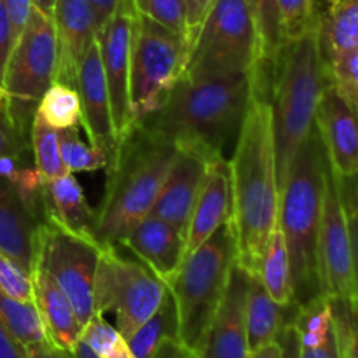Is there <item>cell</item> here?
<instances>
[{
    "label": "cell",
    "instance_id": "cell-26",
    "mask_svg": "<svg viewBox=\"0 0 358 358\" xmlns=\"http://www.w3.org/2000/svg\"><path fill=\"white\" fill-rule=\"evenodd\" d=\"M257 276L261 278L262 285L266 287L269 296L280 306H297L296 301H294L289 252H287L285 238H283L280 226L275 227L268 243H266L261 262H259Z\"/></svg>",
    "mask_w": 358,
    "mask_h": 358
},
{
    "label": "cell",
    "instance_id": "cell-42",
    "mask_svg": "<svg viewBox=\"0 0 358 358\" xmlns=\"http://www.w3.org/2000/svg\"><path fill=\"white\" fill-rule=\"evenodd\" d=\"M91 6V9L94 10V16H96L98 27L105 23L108 17L114 13H117L119 9H135V0H86Z\"/></svg>",
    "mask_w": 358,
    "mask_h": 358
},
{
    "label": "cell",
    "instance_id": "cell-36",
    "mask_svg": "<svg viewBox=\"0 0 358 358\" xmlns=\"http://www.w3.org/2000/svg\"><path fill=\"white\" fill-rule=\"evenodd\" d=\"M283 41L306 34L318 23V0H276Z\"/></svg>",
    "mask_w": 358,
    "mask_h": 358
},
{
    "label": "cell",
    "instance_id": "cell-25",
    "mask_svg": "<svg viewBox=\"0 0 358 358\" xmlns=\"http://www.w3.org/2000/svg\"><path fill=\"white\" fill-rule=\"evenodd\" d=\"M296 310L297 306H280L269 296L261 278L250 273L247 294V332L250 352L275 343L282 329L292 322Z\"/></svg>",
    "mask_w": 358,
    "mask_h": 358
},
{
    "label": "cell",
    "instance_id": "cell-8",
    "mask_svg": "<svg viewBox=\"0 0 358 358\" xmlns=\"http://www.w3.org/2000/svg\"><path fill=\"white\" fill-rule=\"evenodd\" d=\"M189 45L184 37L135 13L129 62L133 124L152 114L184 77Z\"/></svg>",
    "mask_w": 358,
    "mask_h": 358
},
{
    "label": "cell",
    "instance_id": "cell-28",
    "mask_svg": "<svg viewBox=\"0 0 358 358\" xmlns=\"http://www.w3.org/2000/svg\"><path fill=\"white\" fill-rule=\"evenodd\" d=\"M0 320L23 348L49 339L34 301H17L0 290Z\"/></svg>",
    "mask_w": 358,
    "mask_h": 358
},
{
    "label": "cell",
    "instance_id": "cell-45",
    "mask_svg": "<svg viewBox=\"0 0 358 358\" xmlns=\"http://www.w3.org/2000/svg\"><path fill=\"white\" fill-rule=\"evenodd\" d=\"M212 2L213 0H185V3H187V13H189V49H191V44L192 41H194L196 31H198L205 14L208 13Z\"/></svg>",
    "mask_w": 358,
    "mask_h": 358
},
{
    "label": "cell",
    "instance_id": "cell-5",
    "mask_svg": "<svg viewBox=\"0 0 358 358\" xmlns=\"http://www.w3.org/2000/svg\"><path fill=\"white\" fill-rule=\"evenodd\" d=\"M327 154L317 128L310 131L289 168L280 191L278 226L290 259L294 301L297 306L320 294L317 241L324 206Z\"/></svg>",
    "mask_w": 358,
    "mask_h": 358
},
{
    "label": "cell",
    "instance_id": "cell-30",
    "mask_svg": "<svg viewBox=\"0 0 358 358\" xmlns=\"http://www.w3.org/2000/svg\"><path fill=\"white\" fill-rule=\"evenodd\" d=\"M35 110L56 129L79 126L83 121V108L77 90L58 80H52L51 86L45 90Z\"/></svg>",
    "mask_w": 358,
    "mask_h": 358
},
{
    "label": "cell",
    "instance_id": "cell-20",
    "mask_svg": "<svg viewBox=\"0 0 358 358\" xmlns=\"http://www.w3.org/2000/svg\"><path fill=\"white\" fill-rule=\"evenodd\" d=\"M119 245L128 248L166 285L173 282L185 259V238L152 213L143 217Z\"/></svg>",
    "mask_w": 358,
    "mask_h": 358
},
{
    "label": "cell",
    "instance_id": "cell-41",
    "mask_svg": "<svg viewBox=\"0 0 358 358\" xmlns=\"http://www.w3.org/2000/svg\"><path fill=\"white\" fill-rule=\"evenodd\" d=\"M13 44V30H10V21L9 16H7L6 3H3V0H0V90H2L3 72H6V65Z\"/></svg>",
    "mask_w": 358,
    "mask_h": 358
},
{
    "label": "cell",
    "instance_id": "cell-15",
    "mask_svg": "<svg viewBox=\"0 0 358 358\" xmlns=\"http://www.w3.org/2000/svg\"><path fill=\"white\" fill-rule=\"evenodd\" d=\"M76 90L80 98L83 121L80 126L86 131L87 140L107 157V170L117 157L119 142L112 121L110 100H108L107 84L101 69L100 51L94 42L84 56L77 73Z\"/></svg>",
    "mask_w": 358,
    "mask_h": 358
},
{
    "label": "cell",
    "instance_id": "cell-9",
    "mask_svg": "<svg viewBox=\"0 0 358 358\" xmlns=\"http://www.w3.org/2000/svg\"><path fill=\"white\" fill-rule=\"evenodd\" d=\"M166 290V283L138 259L124 257L117 247H101L94 276V315L114 313V327L126 341L152 317Z\"/></svg>",
    "mask_w": 358,
    "mask_h": 358
},
{
    "label": "cell",
    "instance_id": "cell-27",
    "mask_svg": "<svg viewBox=\"0 0 358 358\" xmlns=\"http://www.w3.org/2000/svg\"><path fill=\"white\" fill-rule=\"evenodd\" d=\"M180 339V325H178L177 303L168 287L159 308L147 318L128 339L133 355L136 358H150L164 341Z\"/></svg>",
    "mask_w": 358,
    "mask_h": 358
},
{
    "label": "cell",
    "instance_id": "cell-10",
    "mask_svg": "<svg viewBox=\"0 0 358 358\" xmlns=\"http://www.w3.org/2000/svg\"><path fill=\"white\" fill-rule=\"evenodd\" d=\"M56 37L51 17L31 10L27 27L10 49L3 72L2 90L13 103L21 128L31 124L38 100L56 76Z\"/></svg>",
    "mask_w": 358,
    "mask_h": 358
},
{
    "label": "cell",
    "instance_id": "cell-52",
    "mask_svg": "<svg viewBox=\"0 0 358 358\" xmlns=\"http://www.w3.org/2000/svg\"><path fill=\"white\" fill-rule=\"evenodd\" d=\"M55 3H56V0H31V6H34V9H37L38 13H42L44 16H48V17L52 16Z\"/></svg>",
    "mask_w": 358,
    "mask_h": 358
},
{
    "label": "cell",
    "instance_id": "cell-38",
    "mask_svg": "<svg viewBox=\"0 0 358 358\" xmlns=\"http://www.w3.org/2000/svg\"><path fill=\"white\" fill-rule=\"evenodd\" d=\"M24 133L27 129L21 128L17 122L9 96L6 91L0 90V156H23L28 147Z\"/></svg>",
    "mask_w": 358,
    "mask_h": 358
},
{
    "label": "cell",
    "instance_id": "cell-24",
    "mask_svg": "<svg viewBox=\"0 0 358 358\" xmlns=\"http://www.w3.org/2000/svg\"><path fill=\"white\" fill-rule=\"evenodd\" d=\"M318 41L325 65L358 48V0H318Z\"/></svg>",
    "mask_w": 358,
    "mask_h": 358
},
{
    "label": "cell",
    "instance_id": "cell-32",
    "mask_svg": "<svg viewBox=\"0 0 358 358\" xmlns=\"http://www.w3.org/2000/svg\"><path fill=\"white\" fill-rule=\"evenodd\" d=\"M59 156L69 173L107 170V157L79 136V126L58 129Z\"/></svg>",
    "mask_w": 358,
    "mask_h": 358
},
{
    "label": "cell",
    "instance_id": "cell-39",
    "mask_svg": "<svg viewBox=\"0 0 358 358\" xmlns=\"http://www.w3.org/2000/svg\"><path fill=\"white\" fill-rule=\"evenodd\" d=\"M0 290L17 301H34L31 276L3 254H0Z\"/></svg>",
    "mask_w": 358,
    "mask_h": 358
},
{
    "label": "cell",
    "instance_id": "cell-23",
    "mask_svg": "<svg viewBox=\"0 0 358 358\" xmlns=\"http://www.w3.org/2000/svg\"><path fill=\"white\" fill-rule=\"evenodd\" d=\"M34 303L42 318L49 341L62 348L73 350L83 334V325L77 320L72 304L51 276V273L38 261H35L34 273Z\"/></svg>",
    "mask_w": 358,
    "mask_h": 358
},
{
    "label": "cell",
    "instance_id": "cell-53",
    "mask_svg": "<svg viewBox=\"0 0 358 358\" xmlns=\"http://www.w3.org/2000/svg\"><path fill=\"white\" fill-rule=\"evenodd\" d=\"M73 353H76L77 358H98L96 355H94L93 350H91L86 343L80 341V339H79V343L76 345V348H73Z\"/></svg>",
    "mask_w": 358,
    "mask_h": 358
},
{
    "label": "cell",
    "instance_id": "cell-3",
    "mask_svg": "<svg viewBox=\"0 0 358 358\" xmlns=\"http://www.w3.org/2000/svg\"><path fill=\"white\" fill-rule=\"evenodd\" d=\"M177 150L173 142L142 124H133L126 133L107 170V187L94 220V240L100 247H117L149 215Z\"/></svg>",
    "mask_w": 358,
    "mask_h": 358
},
{
    "label": "cell",
    "instance_id": "cell-29",
    "mask_svg": "<svg viewBox=\"0 0 358 358\" xmlns=\"http://www.w3.org/2000/svg\"><path fill=\"white\" fill-rule=\"evenodd\" d=\"M30 145L31 152H34L35 168H37L42 182H49L52 178L69 173L65 164H63L62 156H59L58 129L45 122L37 110L31 117Z\"/></svg>",
    "mask_w": 358,
    "mask_h": 358
},
{
    "label": "cell",
    "instance_id": "cell-48",
    "mask_svg": "<svg viewBox=\"0 0 358 358\" xmlns=\"http://www.w3.org/2000/svg\"><path fill=\"white\" fill-rule=\"evenodd\" d=\"M0 358H27L24 348L10 336L2 320H0Z\"/></svg>",
    "mask_w": 358,
    "mask_h": 358
},
{
    "label": "cell",
    "instance_id": "cell-31",
    "mask_svg": "<svg viewBox=\"0 0 358 358\" xmlns=\"http://www.w3.org/2000/svg\"><path fill=\"white\" fill-rule=\"evenodd\" d=\"M250 13L254 16L255 30L259 38V66L266 70L273 69L276 52L283 45L282 27L276 0H247Z\"/></svg>",
    "mask_w": 358,
    "mask_h": 358
},
{
    "label": "cell",
    "instance_id": "cell-33",
    "mask_svg": "<svg viewBox=\"0 0 358 358\" xmlns=\"http://www.w3.org/2000/svg\"><path fill=\"white\" fill-rule=\"evenodd\" d=\"M80 341L86 343L98 358H136L128 341L101 315H94L84 325Z\"/></svg>",
    "mask_w": 358,
    "mask_h": 358
},
{
    "label": "cell",
    "instance_id": "cell-16",
    "mask_svg": "<svg viewBox=\"0 0 358 358\" xmlns=\"http://www.w3.org/2000/svg\"><path fill=\"white\" fill-rule=\"evenodd\" d=\"M315 128L332 170L350 180L358 173V112L331 83L325 86L315 115Z\"/></svg>",
    "mask_w": 358,
    "mask_h": 358
},
{
    "label": "cell",
    "instance_id": "cell-50",
    "mask_svg": "<svg viewBox=\"0 0 358 358\" xmlns=\"http://www.w3.org/2000/svg\"><path fill=\"white\" fill-rule=\"evenodd\" d=\"M343 196H345L346 208L358 206V173L350 180H343Z\"/></svg>",
    "mask_w": 358,
    "mask_h": 358
},
{
    "label": "cell",
    "instance_id": "cell-47",
    "mask_svg": "<svg viewBox=\"0 0 358 358\" xmlns=\"http://www.w3.org/2000/svg\"><path fill=\"white\" fill-rule=\"evenodd\" d=\"M150 358H199V357L196 355V352H192L191 348H187L180 339H170V341H164L163 345L154 352V355Z\"/></svg>",
    "mask_w": 358,
    "mask_h": 358
},
{
    "label": "cell",
    "instance_id": "cell-1",
    "mask_svg": "<svg viewBox=\"0 0 358 358\" xmlns=\"http://www.w3.org/2000/svg\"><path fill=\"white\" fill-rule=\"evenodd\" d=\"M269 90L271 73H254L252 96L231 161V220L236 231V261L252 275H257L266 243L278 226L280 187Z\"/></svg>",
    "mask_w": 358,
    "mask_h": 358
},
{
    "label": "cell",
    "instance_id": "cell-13",
    "mask_svg": "<svg viewBox=\"0 0 358 358\" xmlns=\"http://www.w3.org/2000/svg\"><path fill=\"white\" fill-rule=\"evenodd\" d=\"M136 10L119 9L100 27L96 35L101 69L110 100L117 142L133 128L129 101V62H131V34Z\"/></svg>",
    "mask_w": 358,
    "mask_h": 358
},
{
    "label": "cell",
    "instance_id": "cell-40",
    "mask_svg": "<svg viewBox=\"0 0 358 358\" xmlns=\"http://www.w3.org/2000/svg\"><path fill=\"white\" fill-rule=\"evenodd\" d=\"M3 3H6L7 16H9L10 21L13 42H16V38L20 37V34L23 31V28L27 27L28 20H30L34 6H31V0H3Z\"/></svg>",
    "mask_w": 358,
    "mask_h": 358
},
{
    "label": "cell",
    "instance_id": "cell-2",
    "mask_svg": "<svg viewBox=\"0 0 358 358\" xmlns=\"http://www.w3.org/2000/svg\"><path fill=\"white\" fill-rule=\"evenodd\" d=\"M252 87L254 72L205 79L182 77L159 108L136 124L180 149L199 150L215 159L222 156V147L231 133L240 128Z\"/></svg>",
    "mask_w": 358,
    "mask_h": 358
},
{
    "label": "cell",
    "instance_id": "cell-17",
    "mask_svg": "<svg viewBox=\"0 0 358 358\" xmlns=\"http://www.w3.org/2000/svg\"><path fill=\"white\" fill-rule=\"evenodd\" d=\"M51 21L58 58L55 80L76 90L80 63L100 30L96 16L86 0H56Z\"/></svg>",
    "mask_w": 358,
    "mask_h": 358
},
{
    "label": "cell",
    "instance_id": "cell-22",
    "mask_svg": "<svg viewBox=\"0 0 358 358\" xmlns=\"http://www.w3.org/2000/svg\"><path fill=\"white\" fill-rule=\"evenodd\" d=\"M44 222L73 236L94 240V220L96 213L91 210L83 187L77 184L73 173H65L58 178L44 182L41 192Z\"/></svg>",
    "mask_w": 358,
    "mask_h": 358
},
{
    "label": "cell",
    "instance_id": "cell-12",
    "mask_svg": "<svg viewBox=\"0 0 358 358\" xmlns=\"http://www.w3.org/2000/svg\"><path fill=\"white\" fill-rule=\"evenodd\" d=\"M318 285L320 294L331 299H352L358 296L353 276L352 236L348 208L343 196V180L327 159L324 206L317 241Z\"/></svg>",
    "mask_w": 358,
    "mask_h": 358
},
{
    "label": "cell",
    "instance_id": "cell-11",
    "mask_svg": "<svg viewBox=\"0 0 358 358\" xmlns=\"http://www.w3.org/2000/svg\"><path fill=\"white\" fill-rule=\"evenodd\" d=\"M101 247L44 222L35 261L41 262L72 304L80 325L94 317V276Z\"/></svg>",
    "mask_w": 358,
    "mask_h": 358
},
{
    "label": "cell",
    "instance_id": "cell-19",
    "mask_svg": "<svg viewBox=\"0 0 358 358\" xmlns=\"http://www.w3.org/2000/svg\"><path fill=\"white\" fill-rule=\"evenodd\" d=\"M42 224L41 206L28 203L9 180L0 177V254L30 276Z\"/></svg>",
    "mask_w": 358,
    "mask_h": 358
},
{
    "label": "cell",
    "instance_id": "cell-4",
    "mask_svg": "<svg viewBox=\"0 0 358 358\" xmlns=\"http://www.w3.org/2000/svg\"><path fill=\"white\" fill-rule=\"evenodd\" d=\"M327 84V65L317 23L306 34L283 42L273 62L269 103L280 191L297 149L313 129L318 103Z\"/></svg>",
    "mask_w": 358,
    "mask_h": 358
},
{
    "label": "cell",
    "instance_id": "cell-7",
    "mask_svg": "<svg viewBox=\"0 0 358 358\" xmlns=\"http://www.w3.org/2000/svg\"><path fill=\"white\" fill-rule=\"evenodd\" d=\"M259 62L257 30L247 0H213L189 49L184 77L254 72Z\"/></svg>",
    "mask_w": 358,
    "mask_h": 358
},
{
    "label": "cell",
    "instance_id": "cell-37",
    "mask_svg": "<svg viewBox=\"0 0 358 358\" xmlns=\"http://www.w3.org/2000/svg\"><path fill=\"white\" fill-rule=\"evenodd\" d=\"M329 83L358 112V48L327 65Z\"/></svg>",
    "mask_w": 358,
    "mask_h": 358
},
{
    "label": "cell",
    "instance_id": "cell-21",
    "mask_svg": "<svg viewBox=\"0 0 358 358\" xmlns=\"http://www.w3.org/2000/svg\"><path fill=\"white\" fill-rule=\"evenodd\" d=\"M233 213V189H231V163L222 157L210 161L203 177L201 189L196 198L187 234L185 255L205 243Z\"/></svg>",
    "mask_w": 358,
    "mask_h": 358
},
{
    "label": "cell",
    "instance_id": "cell-44",
    "mask_svg": "<svg viewBox=\"0 0 358 358\" xmlns=\"http://www.w3.org/2000/svg\"><path fill=\"white\" fill-rule=\"evenodd\" d=\"M301 358H343L341 350H339L336 327L322 345L315 346V348H303L301 346Z\"/></svg>",
    "mask_w": 358,
    "mask_h": 358
},
{
    "label": "cell",
    "instance_id": "cell-34",
    "mask_svg": "<svg viewBox=\"0 0 358 358\" xmlns=\"http://www.w3.org/2000/svg\"><path fill=\"white\" fill-rule=\"evenodd\" d=\"M135 9L142 16L150 17L184 37L189 45V13L185 0H135Z\"/></svg>",
    "mask_w": 358,
    "mask_h": 358
},
{
    "label": "cell",
    "instance_id": "cell-6",
    "mask_svg": "<svg viewBox=\"0 0 358 358\" xmlns=\"http://www.w3.org/2000/svg\"><path fill=\"white\" fill-rule=\"evenodd\" d=\"M236 259V231L229 219L205 243L185 255L177 276L168 285L177 303L180 341L196 355L222 301Z\"/></svg>",
    "mask_w": 358,
    "mask_h": 358
},
{
    "label": "cell",
    "instance_id": "cell-14",
    "mask_svg": "<svg viewBox=\"0 0 358 358\" xmlns=\"http://www.w3.org/2000/svg\"><path fill=\"white\" fill-rule=\"evenodd\" d=\"M248 283L250 273L236 261L198 352L199 358H247L250 352L247 332Z\"/></svg>",
    "mask_w": 358,
    "mask_h": 358
},
{
    "label": "cell",
    "instance_id": "cell-51",
    "mask_svg": "<svg viewBox=\"0 0 358 358\" xmlns=\"http://www.w3.org/2000/svg\"><path fill=\"white\" fill-rule=\"evenodd\" d=\"M247 358H282V348H280L278 341H275L271 345L262 346V348L252 350V352H248Z\"/></svg>",
    "mask_w": 358,
    "mask_h": 358
},
{
    "label": "cell",
    "instance_id": "cell-46",
    "mask_svg": "<svg viewBox=\"0 0 358 358\" xmlns=\"http://www.w3.org/2000/svg\"><path fill=\"white\" fill-rule=\"evenodd\" d=\"M276 341H278L280 348H282V358H301L299 336H297V331L292 325V322L282 329Z\"/></svg>",
    "mask_w": 358,
    "mask_h": 358
},
{
    "label": "cell",
    "instance_id": "cell-43",
    "mask_svg": "<svg viewBox=\"0 0 358 358\" xmlns=\"http://www.w3.org/2000/svg\"><path fill=\"white\" fill-rule=\"evenodd\" d=\"M24 352H27V358H77L73 350L62 348L49 339L27 346Z\"/></svg>",
    "mask_w": 358,
    "mask_h": 358
},
{
    "label": "cell",
    "instance_id": "cell-18",
    "mask_svg": "<svg viewBox=\"0 0 358 358\" xmlns=\"http://www.w3.org/2000/svg\"><path fill=\"white\" fill-rule=\"evenodd\" d=\"M177 149V156L168 170L150 213L170 224L185 238L189 219H191L196 198L201 189L203 177H205L208 163L213 159L199 150L180 149V147Z\"/></svg>",
    "mask_w": 358,
    "mask_h": 358
},
{
    "label": "cell",
    "instance_id": "cell-35",
    "mask_svg": "<svg viewBox=\"0 0 358 358\" xmlns=\"http://www.w3.org/2000/svg\"><path fill=\"white\" fill-rule=\"evenodd\" d=\"M332 320L343 358H358V296L352 299H331Z\"/></svg>",
    "mask_w": 358,
    "mask_h": 358
},
{
    "label": "cell",
    "instance_id": "cell-49",
    "mask_svg": "<svg viewBox=\"0 0 358 358\" xmlns=\"http://www.w3.org/2000/svg\"><path fill=\"white\" fill-rule=\"evenodd\" d=\"M348 226L352 236V255H353V276L358 294V206L348 208Z\"/></svg>",
    "mask_w": 358,
    "mask_h": 358
}]
</instances>
